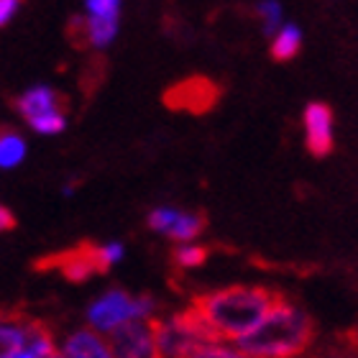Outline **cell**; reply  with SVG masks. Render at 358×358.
Masks as SVG:
<instances>
[{"label":"cell","instance_id":"ac0fdd59","mask_svg":"<svg viewBox=\"0 0 358 358\" xmlns=\"http://www.w3.org/2000/svg\"><path fill=\"white\" fill-rule=\"evenodd\" d=\"M92 254H95L100 271H108V268L118 266L126 259V243L123 241H105L100 246H92Z\"/></svg>","mask_w":358,"mask_h":358},{"label":"cell","instance_id":"ffe728a7","mask_svg":"<svg viewBox=\"0 0 358 358\" xmlns=\"http://www.w3.org/2000/svg\"><path fill=\"white\" fill-rule=\"evenodd\" d=\"M189 358H248L236 343H225V341H208L202 343Z\"/></svg>","mask_w":358,"mask_h":358},{"label":"cell","instance_id":"e0dca14e","mask_svg":"<svg viewBox=\"0 0 358 358\" xmlns=\"http://www.w3.org/2000/svg\"><path fill=\"white\" fill-rule=\"evenodd\" d=\"M172 259H174V264H177L179 268H185V271L200 268L202 264L208 262V248L202 246V243H197V241H192V243H177Z\"/></svg>","mask_w":358,"mask_h":358},{"label":"cell","instance_id":"7c38bea8","mask_svg":"<svg viewBox=\"0 0 358 358\" xmlns=\"http://www.w3.org/2000/svg\"><path fill=\"white\" fill-rule=\"evenodd\" d=\"M118 31L120 21H103V18H87V15L80 21V36L95 52H103V49L113 46V41L118 38Z\"/></svg>","mask_w":358,"mask_h":358},{"label":"cell","instance_id":"277c9868","mask_svg":"<svg viewBox=\"0 0 358 358\" xmlns=\"http://www.w3.org/2000/svg\"><path fill=\"white\" fill-rule=\"evenodd\" d=\"M154 341H157V358H189L202 343L215 341L210 336L194 310L174 313L154 320Z\"/></svg>","mask_w":358,"mask_h":358},{"label":"cell","instance_id":"7402d4cb","mask_svg":"<svg viewBox=\"0 0 358 358\" xmlns=\"http://www.w3.org/2000/svg\"><path fill=\"white\" fill-rule=\"evenodd\" d=\"M13 225H15V220H13V213H10V210H8V208H3V205H0V233L10 231V228H13Z\"/></svg>","mask_w":358,"mask_h":358},{"label":"cell","instance_id":"44dd1931","mask_svg":"<svg viewBox=\"0 0 358 358\" xmlns=\"http://www.w3.org/2000/svg\"><path fill=\"white\" fill-rule=\"evenodd\" d=\"M21 10V0H0V29L8 26Z\"/></svg>","mask_w":358,"mask_h":358},{"label":"cell","instance_id":"9a60e30c","mask_svg":"<svg viewBox=\"0 0 358 358\" xmlns=\"http://www.w3.org/2000/svg\"><path fill=\"white\" fill-rule=\"evenodd\" d=\"M54 356H57V338L52 336V330L38 325L36 333L29 338V343L23 345L18 353H13L10 358H54Z\"/></svg>","mask_w":358,"mask_h":358},{"label":"cell","instance_id":"5b68a950","mask_svg":"<svg viewBox=\"0 0 358 358\" xmlns=\"http://www.w3.org/2000/svg\"><path fill=\"white\" fill-rule=\"evenodd\" d=\"M18 115L26 126L38 136H59L64 134L69 118L62 103V95L52 85H31L15 100Z\"/></svg>","mask_w":358,"mask_h":358},{"label":"cell","instance_id":"30bf717a","mask_svg":"<svg viewBox=\"0 0 358 358\" xmlns=\"http://www.w3.org/2000/svg\"><path fill=\"white\" fill-rule=\"evenodd\" d=\"M41 322L23 315H0V358H10L18 353L29 338L38 330Z\"/></svg>","mask_w":358,"mask_h":358},{"label":"cell","instance_id":"ba28073f","mask_svg":"<svg viewBox=\"0 0 358 358\" xmlns=\"http://www.w3.org/2000/svg\"><path fill=\"white\" fill-rule=\"evenodd\" d=\"M302 128H305V146L315 157L330 154L336 143V118L325 103H310L302 110Z\"/></svg>","mask_w":358,"mask_h":358},{"label":"cell","instance_id":"52a82bcc","mask_svg":"<svg viewBox=\"0 0 358 358\" xmlns=\"http://www.w3.org/2000/svg\"><path fill=\"white\" fill-rule=\"evenodd\" d=\"M113 358H157L154 341V320L128 322L108 336Z\"/></svg>","mask_w":358,"mask_h":358},{"label":"cell","instance_id":"4fadbf2b","mask_svg":"<svg viewBox=\"0 0 358 358\" xmlns=\"http://www.w3.org/2000/svg\"><path fill=\"white\" fill-rule=\"evenodd\" d=\"M29 157V141L18 131H0V169L13 172Z\"/></svg>","mask_w":358,"mask_h":358},{"label":"cell","instance_id":"cb8c5ba5","mask_svg":"<svg viewBox=\"0 0 358 358\" xmlns=\"http://www.w3.org/2000/svg\"><path fill=\"white\" fill-rule=\"evenodd\" d=\"M54 358H57V356H54Z\"/></svg>","mask_w":358,"mask_h":358},{"label":"cell","instance_id":"5bb4252c","mask_svg":"<svg viewBox=\"0 0 358 358\" xmlns=\"http://www.w3.org/2000/svg\"><path fill=\"white\" fill-rule=\"evenodd\" d=\"M271 57L276 62H289L294 59L302 49V29H299L297 23H284L282 29L276 31L274 36H271Z\"/></svg>","mask_w":358,"mask_h":358},{"label":"cell","instance_id":"d6986e66","mask_svg":"<svg viewBox=\"0 0 358 358\" xmlns=\"http://www.w3.org/2000/svg\"><path fill=\"white\" fill-rule=\"evenodd\" d=\"M87 18H103V21H120L123 0H83Z\"/></svg>","mask_w":358,"mask_h":358},{"label":"cell","instance_id":"8992f818","mask_svg":"<svg viewBox=\"0 0 358 358\" xmlns=\"http://www.w3.org/2000/svg\"><path fill=\"white\" fill-rule=\"evenodd\" d=\"M146 225L172 243H192L205 231V217L200 213L174 208V205H157L146 217Z\"/></svg>","mask_w":358,"mask_h":358},{"label":"cell","instance_id":"9c48e42d","mask_svg":"<svg viewBox=\"0 0 358 358\" xmlns=\"http://www.w3.org/2000/svg\"><path fill=\"white\" fill-rule=\"evenodd\" d=\"M57 358H113L110 341L83 325L57 341Z\"/></svg>","mask_w":358,"mask_h":358},{"label":"cell","instance_id":"603a6c76","mask_svg":"<svg viewBox=\"0 0 358 358\" xmlns=\"http://www.w3.org/2000/svg\"><path fill=\"white\" fill-rule=\"evenodd\" d=\"M333 358H345V356H333Z\"/></svg>","mask_w":358,"mask_h":358},{"label":"cell","instance_id":"2e32d148","mask_svg":"<svg viewBox=\"0 0 358 358\" xmlns=\"http://www.w3.org/2000/svg\"><path fill=\"white\" fill-rule=\"evenodd\" d=\"M256 18H259L264 34H266L268 38L274 36L276 31L287 23L284 21V6L279 0H259V3H256Z\"/></svg>","mask_w":358,"mask_h":358},{"label":"cell","instance_id":"7a4b0ae2","mask_svg":"<svg viewBox=\"0 0 358 358\" xmlns=\"http://www.w3.org/2000/svg\"><path fill=\"white\" fill-rule=\"evenodd\" d=\"M313 338L315 325L310 315L279 297L264 320L236 345L248 358H302L313 345Z\"/></svg>","mask_w":358,"mask_h":358},{"label":"cell","instance_id":"8fae6325","mask_svg":"<svg viewBox=\"0 0 358 358\" xmlns=\"http://www.w3.org/2000/svg\"><path fill=\"white\" fill-rule=\"evenodd\" d=\"M62 274L72 279V282H87L90 276L100 274V266L95 262V254H92V246L77 248V251H69V254L59 256L57 259Z\"/></svg>","mask_w":358,"mask_h":358},{"label":"cell","instance_id":"3957f363","mask_svg":"<svg viewBox=\"0 0 358 358\" xmlns=\"http://www.w3.org/2000/svg\"><path fill=\"white\" fill-rule=\"evenodd\" d=\"M157 313L159 302L151 294H134L128 289L113 287V289H105L103 294H97L85 307V325L108 338L128 322L157 320Z\"/></svg>","mask_w":358,"mask_h":358},{"label":"cell","instance_id":"6da1fadb","mask_svg":"<svg viewBox=\"0 0 358 358\" xmlns=\"http://www.w3.org/2000/svg\"><path fill=\"white\" fill-rule=\"evenodd\" d=\"M279 294L256 284H233L194 299V315L210 336L225 343H238L264 320Z\"/></svg>","mask_w":358,"mask_h":358}]
</instances>
